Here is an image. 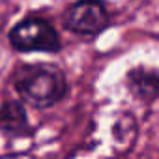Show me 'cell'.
Returning <instances> with one entry per match:
<instances>
[{
	"mask_svg": "<svg viewBox=\"0 0 159 159\" xmlns=\"http://www.w3.org/2000/svg\"><path fill=\"white\" fill-rule=\"evenodd\" d=\"M19 96L34 107H51L66 94L64 73L51 64H26L13 75Z\"/></svg>",
	"mask_w": 159,
	"mask_h": 159,
	"instance_id": "obj_1",
	"label": "cell"
},
{
	"mask_svg": "<svg viewBox=\"0 0 159 159\" xmlns=\"http://www.w3.org/2000/svg\"><path fill=\"white\" fill-rule=\"evenodd\" d=\"M10 41L17 51H45L56 52L60 49V38L52 25L41 17H26L17 23L10 32Z\"/></svg>",
	"mask_w": 159,
	"mask_h": 159,
	"instance_id": "obj_2",
	"label": "cell"
},
{
	"mask_svg": "<svg viewBox=\"0 0 159 159\" xmlns=\"http://www.w3.org/2000/svg\"><path fill=\"white\" fill-rule=\"evenodd\" d=\"M109 11L101 0H79L67 10L66 26L77 34H98L109 26Z\"/></svg>",
	"mask_w": 159,
	"mask_h": 159,
	"instance_id": "obj_3",
	"label": "cell"
},
{
	"mask_svg": "<svg viewBox=\"0 0 159 159\" xmlns=\"http://www.w3.org/2000/svg\"><path fill=\"white\" fill-rule=\"evenodd\" d=\"M127 86L137 99L152 101L159 98V73L146 67H135L127 73Z\"/></svg>",
	"mask_w": 159,
	"mask_h": 159,
	"instance_id": "obj_4",
	"label": "cell"
},
{
	"mask_svg": "<svg viewBox=\"0 0 159 159\" xmlns=\"http://www.w3.org/2000/svg\"><path fill=\"white\" fill-rule=\"evenodd\" d=\"M0 131L10 137L30 135V124L19 101H6L0 107Z\"/></svg>",
	"mask_w": 159,
	"mask_h": 159,
	"instance_id": "obj_5",
	"label": "cell"
}]
</instances>
